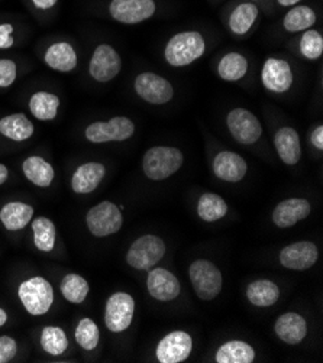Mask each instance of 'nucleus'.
<instances>
[{"instance_id": "22", "label": "nucleus", "mask_w": 323, "mask_h": 363, "mask_svg": "<svg viewBox=\"0 0 323 363\" xmlns=\"http://www.w3.org/2000/svg\"><path fill=\"white\" fill-rule=\"evenodd\" d=\"M33 207L22 201L6 203L0 210V222L11 232L22 230L32 220Z\"/></svg>"}, {"instance_id": "14", "label": "nucleus", "mask_w": 323, "mask_h": 363, "mask_svg": "<svg viewBox=\"0 0 323 363\" xmlns=\"http://www.w3.org/2000/svg\"><path fill=\"white\" fill-rule=\"evenodd\" d=\"M319 258L317 246L312 242H296L287 245L280 252V264L293 271H306L312 268Z\"/></svg>"}, {"instance_id": "17", "label": "nucleus", "mask_w": 323, "mask_h": 363, "mask_svg": "<svg viewBox=\"0 0 323 363\" xmlns=\"http://www.w3.org/2000/svg\"><path fill=\"white\" fill-rule=\"evenodd\" d=\"M312 206L305 199H287L277 204L273 211V222L280 229H287L305 220L310 214Z\"/></svg>"}, {"instance_id": "23", "label": "nucleus", "mask_w": 323, "mask_h": 363, "mask_svg": "<svg viewBox=\"0 0 323 363\" xmlns=\"http://www.w3.org/2000/svg\"><path fill=\"white\" fill-rule=\"evenodd\" d=\"M45 64L54 71L70 72L77 67V54L73 45L68 43H55L53 44L44 57Z\"/></svg>"}, {"instance_id": "35", "label": "nucleus", "mask_w": 323, "mask_h": 363, "mask_svg": "<svg viewBox=\"0 0 323 363\" xmlns=\"http://www.w3.org/2000/svg\"><path fill=\"white\" fill-rule=\"evenodd\" d=\"M41 346L51 356H61L68 347L65 332L57 325H47L41 333Z\"/></svg>"}, {"instance_id": "30", "label": "nucleus", "mask_w": 323, "mask_h": 363, "mask_svg": "<svg viewBox=\"0 0 323 363\" xmlns=\"http://www.w3.org/2000/svg\"><path fill=\"white\" fill-rule=\"evenodd\" d=\"M61 294L71 304H82L90 291L89 282L79 274H67L61 281Z\"/></svg>"}, {"instance_id": "45", "label": "nucleus", "mask_w": 323, "mask_h": 363, "mask_svg": "<svg viewBox=\"0 0 323 363\" xmlns=\"http://www.w3.org/2000/svg\"><path fill=\"white\" fill-rule=\"evenodd\" d=\"M6 321H8V314H6V311L2 307H0V328H2V325H5Z\"/></svg>"}, {"instance_id": "42", "label": "nucleus", "mask_w": 323, "mask_h": 363, "mask_svg": "<svg viewBox=\"0 0 323 363\" xmlns=\"http://www.w3.org/2000/svg\"><path fill=\"white\" fill-rule=\"evenodd\" d=\"M58 0H32V4L35 5V8H38L41 11H48L53 9L57 5Z\"/></svg>"}, {"instance_id": "21", "label": "nucleus", "mask_w": 323, "mask_h": 363, "mask_svg": "<svg viewBox=\"0 0 323 363\" xmlns=\"http://www.w3.org/2000/svg\"><path fill=\"white\" fill-rule=\"evenodd\" d=\"M274 145L278 157L285 165H296L302 157L299 133L292 128H281L275 132Z\"/></svg>"}, {"instance_id": "3", "label": "nucleus", "mask_w": 323, "mask_h": 363, "mask_svg": "<svg viewBox=\"0 0 323 363\" xmlns=\"http://www.w3.org/2000/svg\"><path fill=\"white\" fill-rule=\"evenodd\" d=\"M18 296L31 315L47 314L54 303L53 285L43 277H32L19 285Z\"/></svg>"}, {"instance_id": "44", "label": "nucleus", "mask_w": 323, "mask_h": 363, "mask_svg": "<svg viewBox=\"0 0 323 363\" xmlns=\"http://www.w3.org/2000/svg\"><path fill=\"white\" fill-rule=\"evenodd\" d=\"M277 2L281 6H295V5H297L300 2V0H277Z\"/></svg>"}, {"instance_id": "36", "label": "nucleus", "mask_w": 323, "mask_h": 363, "mask_svg": "<svg viewBox=\"0 0 323 363\" xmlns=\"http://www.w3.org/2000/svg\"><path fill=\"white\" fill-rule=\"evenodd\" d=\"M75 336H76V342L79 343V346L83 347L84 350L96 349L99 345V340H100V332H99L97 324L89 317L82 318L79 321Z\"/></svg>"}, {"instance_id": "5", "label": "nucleus", "mask_w": 323, "mask_h": 363, "mask_svg": "<svg viewBox=\"0 0 323 363\" xmlns=\"http://www.w3.org/2000/svg\"><path fill=\"white\" fill-rule=\"evenodd\" d=\"M164 255V240L155 235H143L131 245L126 253V262L135 269L146 271L155 267Z\"/></svg>"}, {"instance_id": "7", "label": "nucleus", "mask_w": 323, "mask_h": 363, "mask_svg": "<svg viewBox=\"0 0 323 363\" xmlns=\"http://www.w3.org/2000/svg\"><path fill=\"white\" fill-rule=\"evenodd\" d=\"M135 300L128 293H115L109 297L104 307V324L112 333H122L133 320Z\"/></svg>"}, {"instance_id": "10", "label": "nucleus", "mask_w": 323, "mask_h": 363, "mask_svg": "<svg viewBox=\"0 0 323 363\" xmlns=\"http://www.w3.org/2000/svg\"><path fill=\"white\" fill-rule=\"evenodd\" d=\"M121 68L122 60L118 51L111 45L102 44L94 50L92 55L89 72L96 82L107 83L119 74Z\"/></svg>"}, {"instance_id": "27", "label": "nucleus", "mask_w": 323, "mask_h": 363, "mask_svg": "<svg viewBox=\"0 0 323 363\" xmlns=\"http://www.w3.org/2000/svg\"><path fill=\"white\" fill-rule=\"evenodd\" d=\"M256 359L254 347L242 340H229L217 352L218 363H251Z\"/></svg>"}, {"instance_id": "25", "label": "nucleus", "mask_w": 323, "mask_h": 363, "mask_svg": "<svg viewBox=\"0 0 323 363\" xmlns=\"http://www.w3.org/2000/svg\"><path fill=\"white\" fill-rule=\"evenodd\" d=\"M246 297L256 307H271L280 298V288L268 279H257L246 288Z\"/></svg>"}, {"instance_id": "24", "label": "nucleus", "mask_w": 323, "mask_h": 363, "mask_svg": "<svg viewBox=\"0 0 323 363\" xmlns=\"http://www.w3.org/2000/svg\"><path fill=\"white\" fill-rule=\"evenodd\" d=\"M22 171L32 184L41 189L50 187L55 178V171L53 165L38 155L26 158L22 164Z\"/></svg>"}, {"instance_id": "18", "label": "nucleus", "mask_w": 323, "mask_h": 363, "mask_svg": "<svg viewBox=\"0 0 323 363\" xmlns=\"http://www.w3.org/2000/svg\"><path fill=\"white\" fill-rule=\"evenodd\" d=\"M248 165L245 160L231 151H222L213 160V172L228 183H239L246 174Z\"/></svg>"}, {"instance_id": "38", "label": "nucleus", "mask_w": 323, "mask_h": 363, "mask_svg": "<svg viewBox=\"0 0 323 363\" xmlns=\"http://www.w3.org/2000/svg\"><path fill=\"white\" fill-rule=\"evenodd\" d=\"M18 76V67L15 61L0 58V89L11 87Z\"/></svg>"}, {"instance_id": "43", "label": "nucleus", "mask_w": 323, "mask_h": 363, "mask_svg": "<svg viewBox=\"0 0 323 363\" xmlns=\"http://www.w3.org/2000/svg\"><path fill=\"white\" fill-rule=\"evenodd\" d=\"M8 178H9V171H8L6 165L0 164V186H4L8 181Z\"/></svg>"}, {"instance_id": "32", "label": "nucleus", "mask_w": 323, "mask_h": 363, "mask_svg": "<svg viewBox=\"0 0 323 363\" xmlns=\"http://www.w3.org/2000/svg\"><path fill=\"white\" fill-rule=\"evenodd\" d=\"M258 18V8L254 4H241L229 16V28L235 35H245Z\"/></svg>"}, {"instance_id": "4", "label": "nucleus", "mask_w": 323, "mask_h": 363, "mask_svg": "<svg viewBox=\"0 0 323 363\" xmlns=\"http://www.w3.org/2000/svg\"><path fill=\"white\" fill-rule=\"evenodd\" d=\"M190 281L199 298L210 301L222 291L224 278L219 268L207 259H197L189 269Z\"/></svg>"}, {"instance_id": "1", "label": "nucleus", "mask_w": 323, "mask_h": 363, "mask_svg": "<svg viewBox=\"0 0 323 363\" xmlns=\"http://www.w3.org/2000/svg\"><path fill=\"white\" fill-rule=\"evenodd\" d=\"M206 51L202 33L189 30L174 35L164 50L165 61L173 67H186L199 60Z\"/></svg>"}, {"instance_id": "16", "label": "nucleus", "mask_w": 323, "mask_h": 363, "mask_svg": "<svg viewBox=\"0 0 323 363\" xmlns=\"http://www.w3.org/2000/svg\"><path fill=\"white\" fill-rule=\"evenodd\" d=\"M147 288L153 298L163 303L175 300L182 291L180 281L177 279V277L173 272L164 268H155L150 271Z\"/></svg>"}, {"instance_id": "37", "label": "nucleus", "mask_w": 323, "mask_h": 363, "mask_svg": "<svg viewBox=\"0 0 323 363\" xmlns=\"http://www.w3.org/2000/svg\"><path fill=\"white\" fill-rule=\"evenodd\" d=\"M300 52L306 60H317L323 54V36L314 29H307L300 40Z\"/></svg>"}, {"instance_id": "28", "label": "nucleus", "mask_w": 323, "mask_h": 363, "mask_svg": "<svg viewBox=\"0 0 323 363\" xmlns=\"http://www.w3.org/2000/svg\"><path fill=\"white\" fill-rule=\"evenodd\" d=\"M60 107V99L50 91H37L29 100V111L38 121L48 122L55 119Z\"/></svg>"}, {"instance_id": "41", "label": "nucleus", "mask_w": 323, "mask_h": 363, "mask_svg": "<svg viewBox=\"0 0 323 363\" xmlns=\"http://www.w3.org/2000/svg\"><path fill=\"white\" fill-rule=\"evenodd\" d=\"M312 145L319 151L323 150V126L322 125H319L313 130V133H312Z\"/></svg>"}, {"instance_id": "13", "label": "nucleus", "mask_w": 323, "mask_h": 363, "mask_svg": "<svg viewBox=\"0 0 323 363\" xmlns=\"http://www.w3.org/2000/svg\"><path fill=\"white\" fill-rule=\"evenodd\" d=\"M193 349L192 336L186 332H171L164 336L155 350L157 359L161 363H180L185 362Z\"/></svg>"}, {"instance_id": "19", "label": "nucleus", "mask_w": 323, "mask_h": 363, "mask_svg": "<svg viewBox=\"0 0 323 363\" xmlns=\"http://www.w3.org/2000/svg\"><path fill=\"white\" fill-rule=\"evenodd\" d=\"M275 335L287 345H299L307 336V323L297 313H285L275 321Z\"/></svg>"}, {"instance_id": "34", "label": "nucleus", "mask_w": 323, "mask_h": 363, "mask_svg": "<svg viewBox=\"0 0 323 363\" xmlns=\"http://www.w3.org/2000/svg\"><path fill=\"white\" fill-rule=\"evenodd\" d=\"M316 23V13L309 6H295L285 13L283 25L287 32H303Z\"/></svg>"}, {"instance_id": "6", "label": "nucleus", "mask_w": 323, "mask_h": 363, "mask_svg": "<svg viewBox=\"0 0 323 363\" xmlns=\"http://www.w3.org/2000/svg\"><path fill=\"white\" fill-rule=\"evenodd\" d=\"M86 223L93 236L106 238L121 230L124 217L116 204L111 201H102L89 210Z\"/></svg>"}, {"instance_id": "33", "label": "nucleus", "mask_w": 323, "mask_h": 363, "mask_svg": "<svg viewBox=\"0 0 323 363\" xmlns=\"http://www.w3.org/2000/svg\"><path fill=\"white\" fill-rule=\"evenodd\" d=\"M248 71V61L239 52L226 54L218 65V74L225 82H238L245 77Z\"/></svg>"}, {"instance_id": "11", "label": "nucleus", "mask_w": 323, "mask_h": 363, "mask_svg": "<svg viewBox=\"0 0 323 363\" xmlns=\"http://www.w3.org/2000/svg\"><path fill=\"white\" fill-rule=\"evenodd\" d=\"M155 9L154 0H112L109 5L111 16L125 25H135L153 18Z\"/></svg>"}, {"instance_id": "12", "label": "nucleus", "mask_w": 323, "mask_h": 363, "mask_svg": "<svg viewBox=\"0 0 323 363\" xmlns=\"http://www.w3.org/2000/svg\"><path fill=\"white\" fill-rule=\"evenodd\" d=\"M136 94L151 104H165L174 96V89L168 80L154 74V72H142L135 79Z\"/></svg>"}, {"instance_id": "40", "label": "nucleus", "mask_w": 323, "mask_h": 363, "mask_svg": "<svg viewBox=\"0 0 323 363\" xmlns=\"http://www.w3.org/2000/svg\"><path fill=\"white\" fill-rule=\"evenodd\" d=\"M13 44V26L11 23H0V50H9Z\"/></svg>"}, {"instance_id": "20", "label": "nucleus", "mask_w": 323, "mask_h": 363, "mask_svg": "<svg viewBox=\"0 0 323 363\" xmlns=\"http://www.w3.org/2000/svg\"><path fill=\"white\" fill-rule=\"evenodd\" d=\"M106 175V168L100 162H87L80 165L71 177V189L77 194L94 191Z\"/></svg>"}, {"instance_id": "9", "label": "nucleus", "mask_w": 323, "mask_h": 363, "mask_svg": "<svg viewBox=\"0 0 323 363\" xmlns=\"http://www.w3.org/2000/svg\"><path fill=\"white\" fill-rule=\"evenodd\" d=\"M226 125L234 139L242 145H253L263 135V126L257 116L242 107L229 112Z\"/></svg>"}, {"instance_id": "31", "label": "nucleus", "mask_w": 323, "mask_h": 363, "mask_svg": "<svg viewBox=\"0 0 323 363\" xmlns=\"http://www.w3.org/2000/svg\"><path fill=\"white\" fill-rule=\"evenodd\" d=\"M32 232H33V243L41 252H51L55 247V238L57 230L53 220L48 217H37L32 222Z\"/></svg>"}, {"instance_id": "26", "label": "nucleus", "mask_w": 323, "mask_h": 363, "mask_svg": "<svg viewBox=\"0 0 323 363\" xmlns=\"http://www.w3.org/2000/svg\"><path fill=\"white\" fill-rule=\"evenodd\" d=\"M0 133L15 142H23L33 135V123L23 113H13L0 119Z\"/></svg>"}, {"instance_id": "8", "label": "nucleus", "mask_w": 323, "mask_h": 363, "mask_svg": "<svg viewBox=\"0 0 323 363\" xmlns=\"http://www.w3.org/2000/svg\"><path fill=\"white\" fill-rule=\"evenodd\" d=\"M135 133L133 122L126 116L112 118L109 122H94L86 128V139L92 143L124 142Z\"/></svg>"}, {"instance_id": "39", "label": "nucleus", "mask_w": 323, "mask_h": 363, "mask_svg": "<svg viewBox=\"0 0 323 363\" xmlns=\"http://www.w3.org/2000/svg\"><path fill=\"white\" fill-rule=\"evenodd\" d=\"M18 353V345L13 337L0 336V363L11 362Z\"/></svg>"}, {"instance_id": "2", "label": "nucleus", "mask_w": 323, "mask_h": 363, "mask_svg": "<svg viewBox=\"0 0 323 363\" xmlns=\"http://www.w3.org/2000/svg\"><path fill=\"white\" fill-rule=\"evenodd\" d=\"M183 152L171 147H154L142 160V169L153 181H163L182 168Z\"/></svg>"}, {"instance_id": "29", "label": "nucleus", "mask_w": 323, "mask_h": 363, "mask_svg": "<svg viewBox=\"0 0 323 363\" xmlns=\"http://www.w3.org/2000/svg\"><path fill=\"white\" fill-rule=\"evenodd\" d=\"M228 213V204L226 201L213 193H206L199 199L197 203V214L203 222L212 223L218 222L222 217H225Z\"/></svg>"}, {"instance_id": "15", "label": "nucleus", "mask_w": 323, "mask_h": 363, "mask_svg": "<svg viewBox=\"0 0 323 363\" xmlns=\"http://www.w3.org/2000/svg\"><path fill=\"white\" fill-rule=\"evenodd\" d=\"M293 71L290 64L278 60V58H268L264 62L261 71V80L264 87L273 93H284L289 90L293 84Z\"/></svg>"}]
</instances>
